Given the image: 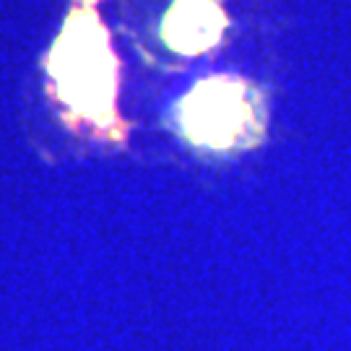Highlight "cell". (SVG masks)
<instances>
[{
    "mask_svg": "<svg viewBox=\"0 0 351 351\" xmlns=\"http://www.w3.org/2000/svg\"><path fill=\"white\" fill-rule=\"evenodd\" d=\"M50 73L63 101L94 125L114 123L117 63L94 8H75L55 42Z\"/></svg>",
    "mask_w": 351,
    "mask_h": 351,
    "instance_id": "obj_1",
    "label": "cell"
},
{
    "mask_svg": "<svg viewBox=\"0 0 351 351\" xmlns=\"http://www.w3.org/2000/svg\"><path fill=\"white\" fill-rule=\"evenodd\" d=\"M180 123L193 143L224 151L252 141L261 130L255 99L247 84L234 78H208L180 101Z\"/></svg>",
    "mask_w": 351,
    "mask_h": 351,
    "instance_id": "obj_2",
    "label": "cell"
},
{
    "mask_svg": "<svg viewBox=\"0 0 351 351\" xmlns=\"http://www.w3.org/2000/svg\"><path fill=\"white\" fill-rule=\"evenodd\" d=\"M224 26L226 16L216 0H175L164 19V39L172 50L198 55L221 39Z\"/></svg>",
    "mask_w": 351,
    "mask_h": 351,
    "instance_id": "obj_3",
    "label": "cell"
}]
</instances>
